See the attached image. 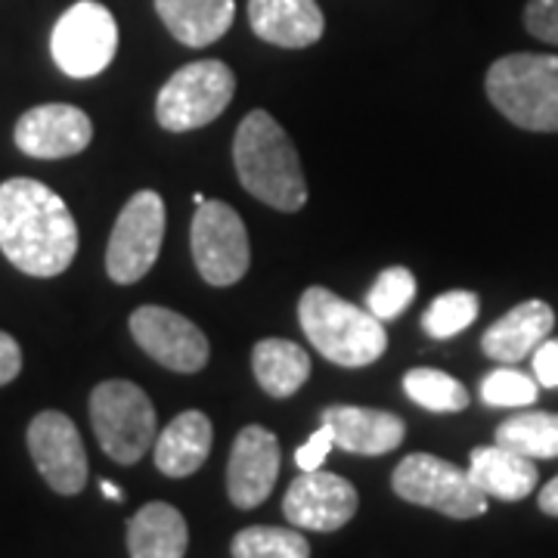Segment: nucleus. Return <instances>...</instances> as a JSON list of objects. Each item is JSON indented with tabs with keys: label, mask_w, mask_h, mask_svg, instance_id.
I'll use <instances>...</instances> for the list:
<instances>
[{
	"label": "nucleus",
	"mask_w": 558,
	"mask_h": 558,
	"mask_svg": "<svg viewBox=\"0 0 558 558\" xmlns=\"http://www.w3.org/2000/svg\"><path fill=\"white\" fill-rule=\"evenodd\" d=\"M0 252L28 277L65 274L78 255V223L60 193L40 180L0 183Z\"/></svg>",
	"instance_id": "f257e3e1"
},
{
	"label": "nucleus",
	"mask_w": 558,
	"mask_h": 558,
	"mask_svg": "<svg viewBox=\"0 0 558 558\" xmlns=\"http://www.w3.org/2000/svg\"><path fill=\"white\" fill-rule=\"evenodd\" d=\"M233 165L240 183L264 205L277 211H301L307 183L289 134L270 112L255 109L242 119L233 140Z\"/></svg>",
	"instance_id": "f03ea898"
},
{
	"label": "nucleus",
	"mask_w": 558,
	"mask_h": 558,
	"mask_svg": "<svg viewBox=\"0 0 558 558\" xmlns=\"http://www.w3.org/2000/svg\"><path fill=\"white\" fill-rule=\"evenodd\" d=\"M299 319L307 341L323 357L344 369L369 366L385 354L388 332L379 317L344 301L336 292L311 286L299 301Z\"/></svg>",
	"instance_id": "7ed1b4c3"
},
{
	"label": "nucleus",
	"mask_w": 558,
	"mask_h": 558,
	"mask_svg": "<svg viewBox=\"0 0 558 558\" xmlns=\"http://www.w3.org/2000/svg\"><path fill=\"white\" fill-rule=\"evenodd\" d=\"M487 100L502 119L537 134H558V57L509 53L487 69Z\"/></svg>",
	"instance_id": "20e7f679"
},
{
	"label": "nucleus",
	"mask_w": 558,
	"mask_h": 558,
	"mask_svg": "<svg viewBox=\"0 0 558 558\" xmlns=\"http://www.w3.org/2000/svg\"><path fill=\"white\" fill-rule=\"evenodd\" d=\"M90 422L106 457L119 465L140 462L159 438L156 407L134 381H100L90 395Z\"/></svg>",
	"instance_id": "39448f33"
},
{
	"label": "nucleus",
	"mask_w": 558,
	"mask_h": 558,
	"mask_svg": "<svg viewBox=\"0 0 558 558\" xmlns=\"http://www.w3.org/2000/svg\"><path fill=\"white\" fill-rule=\"evenodd\" d=\"M236 94V78L220 60H199L178 69L156 97V121L171 134L196 131L223 116Z\"/></svg>",
	"instance_id": "423d86ee"
},
{
	"label": "nucleus",
	"mask_w": 558,
	"mask_h": 558,
	"mask_svg": "<svg viewBox=\"0 0 558 558\" xmlns=\"http://www.w3.org/2000/svg\"><path fill=\"white\" fill-rule=\"evenodd\" d=\"M391 487L400 499L444 512L450 519H478L487 512V497L469 472L432 453H413L391 475Z\"/></svg>",
	"instance_id": "0eeeda50"
},
{
	"label": "nucleus",
	"mask_w": 558,
	"mask_h": 558,
	"mask_svg": "<svg viewBox=\"0 0 558 558\" xmlns=\"http://www.w3.org/2000/svg\"><path fill=\"white\" fill-rule=\"evenodd\" d=\"M119 50V25L116 16L97 3V0H78L62 13L53 35H50V53L69 78H94Z\"/></svg>",
	"instance_id": "6e6552de"
},
{
	"label": "nucleus",
	"mask_w": 558,
	"mask_h": 558,
	"mask_svg": "<svg viewBox=\"0 0 558 558\" xmlns=\"http://www.w3.org/2000/svg\"><path fill=\"white\" fill-rule=\"evenodd\" d=\"M165 240V202L153 190L134 193L116 218L106 245V274L119 286H134L159 258Z\"/></svg>",
	"instance_id": "1a4fd4ad"
},
{
	"label": "nucleus",
	"mask_w": 558,
	"mask_h": 558,
	"mask_svg": "<svg viewBox=\"0 0 558 558\" xmlns=\"http://www.w3.org/2000/svg\"><path fill=\"white\" fill-rule=\"evenodd\" d=\"M196 270L208 286H233L248 274V230L227 202H202L190 230Z\"/></svg>",
	"instance_id": "9d476101"
},
{
	"label": "nucleus",
	"mask_w": 558,
	"mask_h": 558,
	"mask_svg": "<svg viewBox=\"0 0 558 558\" xmlns=\"http://www.w3.org/2000/svg\"><path fill=\"white\" fill-rule=\"evenodd\" d=\"M131 336L149 357L171 373H199L211 357L208 339L193 319L159 304H146L131 314Z\"/></svg>",
	"instance_id": "9b49d317"
},
{
	"label": "nucleus",
	"mask_w": 558,
	"mask_h": 558,
	"mask_svg": "<svg viewBox=\"0 0 558 558\" xmlns=\"http://www.w3.org/2000/svg\"><path fill=\"white\" fill-rule=\"evenodd\" d=\"M28 453L35 459V469L40 478L47 481L62 497H75L87 484V453L75 422L57 413L44 410L28 425Z\"/></svg>",
	"instance_id": "f8f14e48"
},
{
	"label": "nucleus",
	"mask_w": 558,
	"mask_h": 558,
	"mask_svg": "<svg viewBox=\"0 0 558 558\" xmlns=\"http://www.w3.org/2000/svg\"><path fill=\"white\" fill-rule=\"evenodd\" d=\"M360 497L351 481L332 472H301L282 499V515L299 531H339L357 515Z\"/></svg>",
	"instance_id": "ddd939ff"
},
{
	"label": "nucleus",
	"mask_w": 558,
	"mask_h": 558,
	"mask_svg": "<svg viewBox=\"0 0 558 558\" xmlns=\"http://www.w3.org/2000/svg\"><path fill=\"white\" fill-rule=\"evenodd\" d=\"M13 140L32 159H65L78 156L94 140L90 116L69 102H44L32 106L20 121Z\"/></svg>",
	"instance_id": "4468645a"
},
{
	"label": "nucleus",
	"mask_w": 558,
	"mask_h": 558,
	"mask_svg": "<svg viewBox=\"0 0 558 558\" xmlns=\"http://www.w3.org/2000/svg\"><path fill=\"white\" fill-rule=\"evenodd\" d=\"M279 475V440L260 425H245L227 462V494L236 509H255L274 494Z\"/></svg>",
	"instance_id": "2eb2a0df"
},
{
	"label": "nucleus",
	"mask_w": 558,
	"mask_h": 558,
	"mask_svg": "<svg viewBox=\"0 0 558 558\" xmlns=\"http://www.w3.org/2000/svg\"><path fill=\"white\" fill-rule=\"evenodd\" d=\"M553 326H556V314L546 301H521L484 332L481 351L497 363L512 366V363L531 357L539 344L549 339Z\"/></svg>",
	"instance_id": "dca6fc26"
},
{
	"label": "nucleus",
	"mask_w": 558,
	"mask_h": 558,
	"mask_svg": "<svg viewBox=\"0 0 558 558\" xmlns=\"http://www.w3.org/2000/svg\"><path fill=\"white\" fill-rule=\"evenodd\" d=\"M323 425L332 428L336 447L357 453V457H385L398 450L407 435L403 418L385 410H366V407H329L323 410Z\"/></svg>",
	"instance_id": "f3484780"
},
{
	"label": "nucleus",
	"mask_w": 558,
	"mask_h": 558,
	"mask_svg": "<svg viewBox=\"0 0 558 558\" xmlns=\"http://www.w3.org/2000/svg\"><path fill=\"white\" fill-rule=\"evenodd\" d=\"M248 22L260 40L286 50L311 47L326 32L317 0H248Z\"/></svg>",
	"instance_id": "a211bd4d"
},
{
	"label": "nucleus",
	"mask_w": 558,
	"mask_h": 558,
	"mask_svg": "<svg viewBox=\"0 0 558 558\" xmlns=\"http://www.w3.org/2000/svg\"><path fill=\"white\" fill-rule=\"evenodd\" d=\"M211 440H215V428L205 413L186 410V413L174 416L171 425L161 428V435L153 444V457H156L159 472L168 478H186V475L199 472L211 453Z\"/></svg>",
	"instance_id": "6ab92c4d"
},
{
	"label": "nucleus",
	"mask_w": 558,
	"mask_h": 558,
	"mask_svg": "<svg viewBox=\"0 0 558 558\" xmlns=\"http://www.w3.org/2000/svg\"><path fill=\"white\" fill-rule=\"evenodd\" d=\"M469 475L478 484L484 497L502 499V502H519L531 497L537 487L539 472L534 459L521 457L509 447H475L469 457Z\"/></svg>",
	"instance_id": "aec40b11"
},
{
	"label": "nucleus",
	"mask_w": 558,
	"mask_h": 558,
	"mask_svg": "<svg viewBox=\"0 0 558 558\" xmlns=\"http://www.w3.org/2000/svg\"><path fill=\"white\" fill-rule=\"evenodd\" d=\"M165 28L186 47H208L236 20V0H156Z\"/></svg>",
	"instance_id": "412c9836"
},
{
	"label": "nucleus",
	"mask_w": 558,
	"mask_h": 558,
	"mask_svg": "<svg viewBox=\"0 0 558 558\" xmlns=\"http://www.w3.org/2000/svg\"><path fill=\"white\" fill-rule=\"evenodd\" d=\"M190 546V527L174 506L146 502L128 521V553L131 558H183Z\"/></svg>",
	"instance_id": "4be33fe9"
},
{
	"label": "nucleus",
	"mask_w": 558,
	"mask_h": 558,
	"mask_svg": "<svg viewBox=\"0 0 558 558\" xmlns=\"http://www.w3.org/2000/svg\"><path fill=\"white\" fill-rule=\"evenodd\" d=\"M252 369L270 398L286 400L311 379V354L295 341L264 339L252 351Z\"/></svg>",
	"instance_id": "5701e85b"
},
{
	"label": "nucleus",
	"mask_w": 558,
	"mask_h": 558,
	"mask_svg": "<svg viewBox=\"0 0 558 558\" xmlns=\"http://www.w3.org/2000/svg\"><path fill=\"white\" fill-rule=\"evenodd\" d=\"M499 447H509L527 459L558 457V413H519V416L499 422Z\"/></svg>",
	"instance_id": "b1692460"
},
{
	"label": "nucleus",
	"mask_w": 558,
	"mask_h": 558,
	"mask_svg": "<svg viewBox=\"0 0 558 558\" xmlns=\"http://www.w3.org/2000/svg\"><path fill=\"white\" fill-rule=\"evenodd\" d=\"M403 391L413 403H418L422 410H432V413H459L469 407L465 385L440 369H428V366L410 369L403 376Z\"/></svg>",
	"instance_id": "393cba45"
},
{
	"label": "nucleus",
	"mask_w": 558,
	"mask_h": 558,
	"mask_svg": "<svg viewBox=\"0 0 558 558\" xmlns=\"http://www.w3.org/2000/svg\"><path fill=\"white\" fill-rule=\"evenodd\" d=\"M233 558H311V546L299 527L255 524L233 537Z\"/></svg>",
	"instance_id": "a878e982"
},
{
	"label": "nucleus",
	"mask_w": 558,
	"mask_h": 558,
	"mask_svg": "<svg viewBox=\"0 0 558 558\" xmlns=\"http://www.w3.org/2000/svg\"><path fill=\"white\" fill-rule=\"evenodd\" d=\"M481 301L475 292H444L438 299L428 304V311L422 314V329L432 336V339H453L462 329H469L475 319H478Z\"/></svg>",
	"instance_id": "bb28decb"
},
{
	"label": "nucleus",
	"mask_w": 558,
	"mask_h": 558,
	"mask_svg": "<svg viewBox=\"0 0 558 558\" xmlns=\"http://www.w3.org/2000/svg\"><path fill=\"white\" fill-rule=\"evenodd\" d=\"M416 277H413V270H407V267H388V270H381L376 282H373V289H369V295H366V311L373 314V317H379L381 323L385 319H398L413 299H416Z\"/></svg>",
	"instance_id": "cd10ccee"
},
{
	"label": "nucleus",
	"mask_w": 558,
	"mask_h": 558,
	"mask_svg": "<svg viewBox=\"0 0 558 558\" xmlns=\"http://www.w3.org/2000/svg\"><path fill=\"white\" fill-rule=\"evenodd\" d=\"M539 395V381L524 376L521 369L502 366L481 381V400L487 407H527Z\"/></svg>",
	"instance_id": "c85d7f7f"
},
{
	"label": "nucleus",
	"mask_w": 558,
	"mask_h": 558,
	"mask_svg": "<svg viewBox=\"0 0 558 558\" xmlns=\"http://www.w3.org/2000/svg\"><path fill=\"white\" fill-rule=\"evenodd\" d=\"M524 28L543 44L558 47V0H527Z\"/></svg>",
	"instance_id": "c756f323"
},
{
	"label": "nucleus",
	"mask_w": 558,
	"mask_h": 558,
	"mask_svg": "<svg viewBox=\"0 0 558 558\" xmlns=\"http://www.w3.org/2000/svg\"><path fill=\"white\" fill-rule=\"evenodd\" d=\"M332 447H336L332 428L329 425H319L317 432L295 450V465H299L301 472H317V469H323V462H326Z\"/></svg>",
	"instance_id": "7c9ffc66"
},
{
	"label": "nucleus",
	"mask_w": 558,
	"mask_h": 558,
	"mask_svg": "<svg viewBox=\"0 0 558 558\" xmlns=\"http://www.w3.org/2000/svg\"><path fill=\"white\" fill-rule=\"evenodd\" d=\"M531 357H534V379L543 388H558V339L543 341Z\"/></svg>",
	"instance_id": "2f4dec72"
},
{
	"label": "nucleus",
	"mask_w": 558,
	"mask_h": 558,
	"mask_svg": "<svg viewBox=\"0 0 558 558\" xmlns=\"http://www.w3.org/2000/svg\"><path fill=\"white\" fill-rule=\"evenodd\" d=\"M22 373V348L20 341L7 332H0V388L10 385Z\"/></svg>",
	"instance_id": "473e14b6"
},
{
	"label": "nucleus",
	"mask_w": 558,
	"mask_h": 558,
	"mask_svg": "<svg viewBox=\"0 0 558 558\" xmlns=\"http://www.w3.org/2000/svg\"><path fill=\"white\" fill-rule=\"evenodd\" d=\"M539 509H543L546 515L558 519V475L539 490Z\"/></svg>",
	"instance_id": "72a5a7b5"
},
{
	"label": "nucleus",
	"mask_w": 558,
	"mask_h": 558,
	"mask_svg": "<svg viewBox=\"0 0 558 558\" xmlns=\"http://www.w3.org/2000/svg\"><path fill=\"white\" fill-rule=\"evenodd\" d=\"M100 490L106 499H116V502H121V499H124V490H121V487H116L112 481H100Z\"/></svg>",
	"instance_id": "f704fd0d"
}]
</instances>
